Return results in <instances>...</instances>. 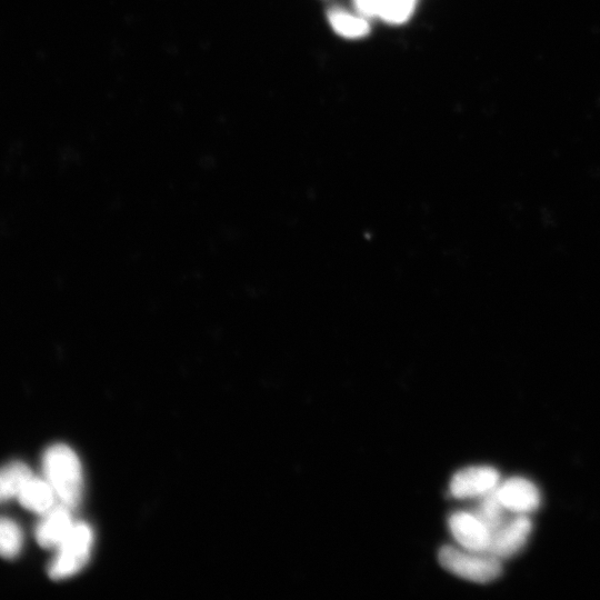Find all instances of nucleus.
Instances as JSON below:
<instances>
[{
  "instance_id": "obj_1",
  "label": "nucleus",
  "mask_w": 600,
  "mask_h": 600,
  "mask_svg": "<svg viewBox=\"0 0 600 600\" xmlns=\"http://www.w3.org/2000/svg\"><path fill=\"white\" fill-rule=\"evenodd\" d=\"M46 480L52 487L60 504L76 508L82 497V468L77 454L66 444L49 447L42 458Z\"/></svg>"
},
{
  "instance_id": "obj_2",
  "label": "nucleus",
  "mask_w": 600,
  "mask_h": 600,
  "mask_svg": "<svg viewBox=\"0 0 600 600\" xmlns=\"http://www.w3.org/2000/svg\"><path fill=\"white\" fill-rule=\"evenodd\" d=\"M438 559L443 569L472 582L487 583L499 578L502 572L500 560L488 552L444 546Z\"/></svg>"
},
{
  "instance_id": "obj_3",
  "label": "nucleus",
  "mask_w": 600,
  "mask_h": 600,
  "mask_svg": "<svg viewBox=\"0 0 600 600\" xmlns=\"http://www.w3.org/2000/svg\"><path fill=\"white\" fill-rule=\"evenodd\" d=\"M93 543L91 528L84 522L74 523L58 547V554L49 568V577L62 580L78 573L88 562Z\"/></svg>"
},
{
  "instance_id": "obj_4",
  "label": "nucleus",
  "mask_w": 600,
  "mask_h": 600,
  "mask_svg": "<svg viewBox=\"0 0 600 600\" xmlns=\"http://www.w3.org/2000/svg\"><path fill=\"white\" fill-rule=\"evenodd\" d=\"M499 480L500 474L492 467L466 468L451 478L450 493L457 499L483 497L498 487Z\"/></svg>"
},
{
  "instance_id": "obj_5",
  "label": "nucleus",
  "mask_w": 600,
  "mask_h": 600,
  "mask_svg": "<svg viewBox=\"0 0 600 600\" xmlns=\"http://www.w3.org/2000/svg\"><path fill=\"white\" fill-rule=\"evenodd\" d=\"M532 523L523 514L512 520L504 521L498 529L491 532L488 553L500 559L509 558L527 543Z\"/></svg>"
},
{
  "instance_id": "obj_6",
  "label": "nucleus",
  "mask_w": 600,
  "mask_h": 600,
  "mask_svg": "<svg viewBox=\"0 0 600 600\" xmlns=\"http://www.w3.org/2000/svg\"><path fill=\"white\" fill-rule=\"evenodd\" d=\"M448 523L451 534L463 549L488 551L491 531L474 513L456 512L450 516Z\"/></svg>"
},
{
  "instance_id": "obj_7",
  "label": "nucleus",
  "mask_w": 600,
  "mask_h": 600,
  "mask_svg": "<svg viewBox=\"0 0 600 600\" xmlns=\"http://www.w3.org/2000/svg\"><path fill=\"white\" fill-rule=\"evenodd\" d=\"M494 493L506 510L527 513L540 504L538 488L524 478H511L494 489Z\"/></svg>"
},
{
  "instance_id": "obj_8",
  "label": "nucleus",
  "mask_w": 600,
  "mask_h": 600,
  "mask_svg": "<svg viewBox=\"0 0 600 600\" xmlns=\"http://www.w3.org/2000/svg\"><path fill=\"white\" fill-rule=\"evenodd\" d=\"M73 524L69 508L62 504L53 507L38 523L34 531L36 539L42 548L58 549Z\"/></svg>"
},
{
  "instance_id": "obj_9",
  "label": "nucleus",
  "mask_w": 600,
  "mask_h": 600,
  "mask_svg": "<svg viewBox=\"0 0 600 600\" xmlns=\"http://www.w3.org/2000/svg\"><path fill=\"white\" fill-rule=\"evenodd\" d=\"M362 16L379 17L391 23L406 21L413 12L416 0H354Z\"/></svg>"
},
{
  "instance_id": "obj_10",
  "label": "nucleus",
  "mask_w": 600,
  "mask_h": 600,
  "mask_svg": "<svg viewBox=\"0 0 600 600\" xmlns=\"http://www.w3.org/2000/svg\"><path fill=\"white\" fill-rule=\"evenodd\" d=\"M17 498L23 508L44 514L53 508L56 493L47 480L32 477Z\"/></svg>"
},
{
  "instance_id": "obj_11",
  "label": "nucleus",
  "mask_w": 600,
  "mask_h": 600,
  "mask_svg": "<svg viewBox=\"0 0 600 600\" xmlns=\"http://www.w3.org/2000/svg\"><path fill=\"white\" fill-rule=\"evenodd\" d=\"M32 478L29 467L21 461H12L0 468V503L18 497L24 484Z\"/></svg>"
},
{
  "instance_id": "obj_12",
  "label": "nucleus",
  "mask_w": 600,
  "mask_h": 600,
  "mask_svg": "<svg viewBox=\"0 0 600 600\" xmlns=\"http://www.w3.org/2000/svg\"><path fill=\"white\" fill-rule=\"evenodd\" d=\"M329 22L336 32L351 39L364 37L370 29L363 17L341 9H333L329 12Z\"/></svg>"
},
{
  "instance_id": "obj_13",
  "label": "nucleus",
  "mask_w": 600,
  "mask_h": 600,
  "mask_svg": "<svg viewBox=\"0 0 600 600\" xmlns=\"http://www.w3.org/2000/svg\"><path fill=\"white\" fill-rule=\"evenodd\" d=\"M22 540L20 527L13 520L0 517V557L16 558L21 551Z\"/></svg>"
},
{
  "instance_id": "obj_14",
  "label": "nucleus",
  "mask_w": 600,
  "mask_h": 600,
  "mask_svg": "<svg viewBox=\"0 0 600 600\" xmlns=\"http://www.w3.org/2000/svg\"><path fill=\"white\" fill-rule=\"evenodd\" d=\"M504 510L493 490L482 497L474 514L493 532L506 521Z\"/></svg>"
}]
</instances>
